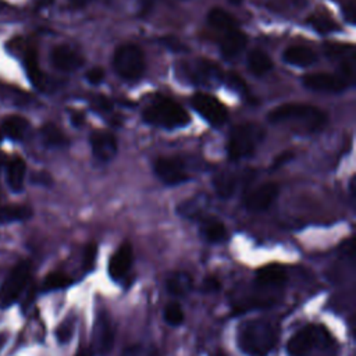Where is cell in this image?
Listing matches in <instances>:
<instances>
[{
  "instance_id": "obj_3",
  "label": "cell",
  "mask_w": 356,
  "mask_h": 356,
  "mask_svg": "<svg viewBox=\"0 0 356 356\" xmlns=\"http://www.w3.org/2000/svg\"><path fill=\"white\" fill-rule=\"evenodd\" d=\"M143 120L150 125L172 129L189 124L191 117L188 111L172 99L157 96L143 110Z\"/></svg>"
},
{
  "instance_id": "obj_4",
  "label": "cell",
  "mask_w": 356,
  "mask_h": 356,
  "mask_svg": "<svg viewBox=\"0 0 356 356\" xmlns=\"http://www.w3.org/2000/svg\"><path fill=\"white\" fill-rule=\"evenodd\" d=\"M266 131L254 122H242L235 125L228 138V156L231 160H242L254 154L259 145L263 142Z\"/></svg>"
},
{
  "instance_id": "obj_20",
  "label": "cell",
  "mask_w": 356,
  "mask_h": 356,
  "mask_svg": "<svg viewBox=\"0 0 356 356\" xmlns=\"http://www.w3.org/2000/svg\"><path fill=\"white\" fill-rule=\"evenodd\" d=\"M193 285L192 277L185 271H172L165 278V288L174 296H184L191 292Z\"/></svg>"
},
{
  "instance_id": "obj_39",
  "label": "cell",
  "mask_w": 356,
  "mask_h": 356,
  "mask_svg": "<svg viewBox=\"0 0 356 356\" xmlns=\"http://www.w3.org/2000/svg\"><path fill=\"white\" fill-rule=\"evenodd\" d=\"M293 157V153L292 152H282L280 153L275 159H274V163H273V167L277 168V167H281L282 164L288 163L291 159Z\"/></svg>"
},
{
  "instance_id": "obj_22",
  "label": "cell",
  "mask_w": 356,
  "mask_h": 356,
  "mask_svg": "<svg viewBox=\"0 0 356 356\" xmlns=\"http://www.w3.org/2000/svg\"><path fill=\"white\" fill-rule=\"evenodd\" d=\"M28 127H29V122L26 121L25 117L19 114L7 115L1 122L3 134L10 139H21L25 135Z\"/></svg>"
},
{
  "instance_id": "obj_43",
  "label": "cell",
  "mask_w": 356,
  "mask_h": 356,
  "mask_svg": "<svg viewBox=\"0 0 356 356\" xmlns=\"http://www.w3.org/2000/svg\"><path fill=\"white\" fill-rule=\"evenodd\" d=\"M92 355H93L92 350H90V349H85V348L79 349V350L75 353V356H92Z\"/></svg>"
},
{
  "instance_id": "obj_8",
  "label": "cell",
  "mask_w": 356,
  "mask_h": 356,
  "mask_svg": "<svg viewBox=\"0 0 356 356\" xmlns=\"http://www.w3.org/2000/svg\"><path fill=\"white\" fill-rule=\"evenodd\" d=\"M192 107L211 125L220 127L222 125L227 118H228V111L227 107L214 96L204 93V92H197L192 96L191 99Z\"/></svg>"
},
{
  "instance_id": "obj_10",
  "label": "cell",
  "mask_w": 356,
  "mask_h": 356,
  "mask_svg": "<svg viewBox=\"0 0 356 356\" xmlns=\"http://www.w3.org/2000/svg\"><path fill=\"white\" fill-rule=\"evenodd\" d=\"M114 343V327L111 318L106 313H99L93 325L92 332V353L104 356L107 355Z\"/></svg>"
},
{
  "instance_id": "obj_31",
  "label": "cell",
  "mask_w": 356,
  "mask_h": 356,
  "mask_svg": "<svg viewBox=\"0 0 356 356\" xmlns=\"http://www.w3.org/2000/svg\"><path fill=\"white\" fill-rule=\"evenodd\" d=\"M72 282L71 277L61 273V271H53L46 275L43 281V288L44 289H61L68 286Z\"/></svg>"
},
{
  "instance_id": "obj_13",
  "label": "cell",
  "mask_w": 356,
  "mask_h": 356,
  "mask_svg": "<svg viewBox=\"0 0 356 356\" xmlns=\"http://www.w3.org/2000/svg\"><path fill=\"white\" fill-rule=\"evenodd\" d=\"M184 72L195 83H211L222 79V71L207 60H196L184 65Z\"/></svg>"
},
{
  "instance_id": "obj_30",
  "label": "cell",
  "mask_w": 356,
  "mask_h": 356,
  "mask_svg": "<svg viewBox=\"0 0 356 356\" xmlns=\"http://www.w3.org/2000/svg\"><path fill=\"white\" fill-rule=\"evenodd\" d=\"M310 25L320 33H331L334 31H338L339 29V25L327 14H323V13H318V14H314L310 17L309 19Z\"/></svg>"
},
{
  "instance_id": "obj_7",
  "label": "cell",
  "mask_w": 356,
  "mask_h": 356,
  "mask_svg": "<svg viewBox=\"0 0 356 356\" xmlns=\"http://www.w3.org/2000/svg\"><path fill=\"white\" fill-rule=\"evenodd\" d=\"M31 277V263L22 260L17 263L0 284V309L10 307L24 292Z\"/></svg>"
},
{
  "instance_id": "obj_44",
  "label": "cell",
  "mask_w": 356,
  "mask_h": 356,
  "mask_svg": "<svg viewBox=\"0 0 356 356\" xmlns=\"http://www.w3.org/2000/svg\"><path fill=\"white\" fill-rule=\"evenodd\" d=\"M4 342H6V335H4V334H0V349L3 348Z\"/></svg>"
},
{
  "instance_id": "obj_6",
  "label": "cell",
  "mask_w": 356,
  "mask_h": 356,
  "mask_svg": "<svg viewBox=\"0 0 356 356\" xmlns=\"http://www.w3.org/2000/svg\"><path fill=\"white\" fill-rule=\"evenodd\" d=\"M113 67L121 78L136 81L145 72V56L136 44L124 43L114 50Z\"/></svg>"
},
{
  "instance_id": "obj_45",
  "label": "cell",
  "mask_w": 356,
  "mask_h": 356,
  "mask_svg": "<svg viewBox=\"0 0 356 356\" xmlns=\"http://www.w3.org/2000/svg\"><path fill=\"white\" fill-rule=\"evenodd\" d=\"M231 3H234V4H239V3H242V0H229Z\"/></svg>"
},
{
  "instance_id": "obj_34",
  "label": "cell",
  "mask_w": 356,
  "mask_h": 356,
  "mask_svg": "<svg viewBox=\"0 0 356 356\" xmlns=\"http://www.w3.org/2000/svg\"><path fill=\"white\" fill-rule=\"evenodd\" d=\"M72 330H74V323L72 321H67V320L63 321L58 325L57 331H56V337H57L58 342H61V343L68 342L71 335H72Z\"/></svg>"
},
{
  "instance_id": "obj_40",
  "label": "cell",
  "mask_w": 356,
  "mask_h": 356,
  "mask_svg": "<svg viewBox=\"0 0 356 356\" xmlns=\"http://www.w3.org/2000/svg\"><path fill=\"white\" fill-rule=\"evenodd\" d=\"M90 1H92V0H68V3H70L72 7H75V8H82V7L88 6Z\"/></svg>"
},
{
  "instance_id": "obj_17",
  "label": "cell",
  "mask_w": 356,
  "mask_h": 356,
  "mask_svg": "<svg viewBox=\"0 0 356 356\" xmlns=\"http://www.w3.org/2000/svg\"><path fill=\"white\" fill-rule=\"evenodd\" d=\"M132 264V248L129 243H122L108 260V275L113 280L122 278Z\"/></svg>"
},
{
  "instance_id": "obj_36",
  "label": "cell",
  "mask_w": 356,
  "mask_h": 356,
  "mask_svg": "<svg viewBox=\"0 0 356 356\" xmlns=\"http://www.w3.org/2000/svg\"><path fill=\"white\" fill-rule=\"evenodd\" d=\"M95 257H96V246H95V243H90L86 246V249L83 252V267L86 270H89L92 267Z\"/></svg>"
},
{
  "instance_id": "obj_16",
  "label": "cell",
  "mask_w": 356,
  "mask_h": 356,
  "mask_svg": "<svg viewBox=\"0 0 356 356\" xmlns=\"http://www.w3.org/2000/svg\"><path fill=\"white\" fill-rule=\"evenodd\" d=\"M248 36L239 29L234 28L221 33L220 36V51L225 58H234L242 53L246 47Z\"/></svg>"
},
{
  "instance_id": "obj_32",
  "label": "cell",
  "mask_w": 356,
  "mask_h": 356,
  "mask_svg": "<svg viewBox=\"0 0 356 356\" xmlns=\"http://www.w3.org/2000/svg\"><path fill=\"white\" fill-rule=\"evenodd\" d=\"M120 356H159V352L150 343H135L127 346Z\"/></svg>"
},
{
  "instance_id": "obj_5",
  "label": "cell",
  "mask_w": 356,
  "mask_h": 356,
  "mask_svg": "<svg viewBox=\"0 0 356 356\" xmlns=\"http://www.w3.org/2000/svg\"><path fill=\"white\" fill-rule=\"evenodd\" d=\"M331 343L328 332L317 324H310L299 330L286 343L289 356H307L316 349H324Z\"/></svg>"
},
{
  "instance_id": "obj_33",
  "label": "cell",
  "mask_w": 356,
  "mask_h": 356,
  "mask_svg": "<svg viewBox=\"0 0 356 356\" xmlns=\"http://www.w3.org/2000/svg\"><path fill=\"white\" fill-rule=\"evenodd\" d=\"M163 316H164L165 323L170 325H179L184 321L182 307L175 302H171L164 307Z\"/></svg>"
},
{
  "instance_id": "obj_42",
  "label": "cell",
  "mask_w": 356,
  "mask_h": 356,
  "mask_svg": "<svg viewBox=\"0 0 356 356\" xmlns=\"http://www.w3.org/2000/svg\"><path fill=\"white\" fill-rule=\"evenodd\" d=\"M206 288H207L209 291H216V289L218 288V282H217L214 278L207 280V281H206Z\"/></svg>"
},
{
  "instance_id": "obj_18",
  "label": "cell",
  "mask_w": 356,
  "mask_h": 356,
  "mask_svg": "<svg viewBox=\"0 0 356 356\" xmlns=\"http://www.w3.org/2000/svg\"><path fill=\"white\" fill-rule=\"evenodd\" d=\"M286 282V271L278 264H267L256 271V284L267 288H277Z\"/></svg>"
},
{
  "instance_id": "obj_28",
  "label": "cell",
  "mask_w": 356,
  "mask_h": 356,
  "mask_svg": "<svg viewBox=\"0 0 356 356\" xmlns=\"http://www.w3.org/2000/svg\"><path fill=\"white\" fill-rule=\"evenodd\" d=\"M24 61H25V68H26L29 79L33 82V85L42 86L43 75H42V71L39 68V60H38V53H36L35 47L26 49Z\"/></svg>"
},
{
  "instance_id": "obj_2",
  "label": "cell",
  "mask_w": 356,
  "mask_h": 356,
  "mask_svg": "<svg viewBox=\"0 0 356 356\" xmlns=\"http://www.w3.org/2000/svg\"><path fill=\"white\" fill-rule=\"evenodd\" d=\"M267 117L274 124L292 122L298 127L300 125V129L307 132H317L327 122V114L323 110L303 103L281 104L273 108Z\"/></svg>"
},
{
  "instance_id": "obj_38",
  "label": "cell",
  "mask_w": 356,
  "mask_h": 356,
  "mask_svg": "<svg viewBox=\"0 0 356 356\" xmlns=\"http://www.w3.org/2000/svg\"><path fill=\"white\" fill-rule=\"evenodd\" d=\"M229 83L236 89V90H239L241 93H248V89H246V85H245V82L236 75V74H231L229 75Z\"/></svg>"
},
{
  "instance_id": "obj_24",
  "label": "cell",
  "mask_w": 356,
  "mask_h": 356,
  "mask_svg": "<svg viewBox=\"0 0 356 356\" xmlns=\"http://www.w3.org/2000/svg\"><path fill=\"white\" fill-rule=\"evenodd\" d=\"M200 234L203 235V238L206 241H209L211 243H217L227 238V228H225L224 222H221L220 220L209 217L202 221Z\"/></svg>"
},
{
  "instance_id": "obj_25",
  "label": "cell",
  "mask_w": 356,
  "mask_h": 356,
  "mask_svg": "<svg viewBox=\"0 0 356 356\" xmlns=\"http://www.w3.org/2000/svg\"><path fill=\"white\" fill-rule=\"evenodd\" d=\"M207 21L209 24L216 29L220 33H224L227 31H231L234 28H238L236 25V21L235 18L228 14L225 10L222 8H218V7H214L209 11V15H207Z\"/></svg>"
},
{
  "instance_id": "obj_12",
  "label": "cell",
  "mask_w": 356,
  "mask_h": 356,
  "mask_svg": "<svg viewBox=\"0 0 356 356\" xmlns=\"http://www.w3.org/2000/svg\"><path fill=\"white\" fill-rule=\"evenodd\" d=\"M280 193V186L274 182H264L250 191L245 197V207L249 211L259 213L267 210Z\"/></svg>"
},
{
  "instance_id": "obj_27",
  "label": "cell",
  "mask_w": 356,
  "mask_h": 356,
  "mask_svg": "<svg viewBox=\"0 0 356 356\" xmlns=\"http://www.w3.org/2000/svg\"><path fill=\"white\" fill-rule=\"evenodd\" d=\"M31 214H32V210L24 204L0 206V224L22 221L29 218Z\"/></svg>"
},
{
  "instance_id": "obj_26",
  "label": "cell",
  "mask_w": 356,
  "mask_h": 356,
  "mask_svg": "<svg viewBox=\"0 0 356 356\" xmlns=\"http://www.w3.org/2000/svg\"><path fill=\"white\" fill-rule=\"evenodd\" d=\"M213 185L220 197H231L238 186V178L232 172H220L213 178Z\"/></svg>"
},
{
  "instance_id": "obj_14",
  "label": "cell",
  "mask_w": 356,
  "mask_h": 356,
  "mask_svg": "<svg viewBox=\"0 0 356 356\" xmlns=\"http://www.w3.org/2000/svg\"><path fill=\"white\" fill-rule=\"evenodd\" d=\"M50 61L54 68L64 72H71L83 64V57L79 51L68 44H57L51 49Z\"/></svg>"
},
{
  "instance_id": "obj_46",
  "label": "cell",
  "mask_w": 356,
  "mask_h": 356,
  "mask_svg": "<svg viewBox=\"0 0 356 356\" xmlns=\"http://www.w3.org/2000/svg\"><path fill=\"white\" fill-rule=\"evenodd\" d=\"M217 356H225V355H224V353H221V352H218V353H217Z\"/></svg>"
},
{
  "instance_id": "obj_23",
  "label": "cell",
  "mask_w": 356,
  "mask_h": 356,
  "mask_svg": "<svg viewBox=\"0 0 356 356\" xmlns=\"http://www.w3.org/2000/svg\"><path fill=\"white\" fill-rule=\"evenodd\" d=\"M248 68L253 75L261 76L273 68V60L261 49H254L248 56Z\"/></svg>"
},
{
  "instance_id": "obj_11",
  "label": "cell",
  "mask_w": 356,
  "mask_h": 356,
  "mask_svg": "<svg viewBox=\"0 0 356 356\" xmlns=\"http://www.w3.org/2000/svg\"><path fill=\"white\" fill-rule=\"evenodd\" d=\"M303 85L307 89L316 92H327V93H338L346 89L350 83L342 76L330 72H313L303 76Z\"/></svg>"
},
{
  "instance_id": "obj_37",
  "label": "cell",
  "mask_w": 356,
  "mask_h": 356,
  "mask_svg": "<svg viewBox=\"0 0 356 356\" xmlns=\"http://www.w3.org/2000/svg\"><path fill=\"white\" fill-rule=\"evenodd\" d=\"M93 106H95V108H96V110H99V111H102V113L111 111V108H113L111 102H110L106 96H102V95H100V96H97V97L95 99Z\"/></svg>"
},
{
  "instance_id": "obj_15",
  "label": "cell",
  "mask_w": 356,
  "mask_h": 356,
  "mask_svg": "<svg viewBox=\"0 0 356 356\" xmlns=\"http://www.w3.org/2000/svg\"><path fill=\"white\" fill-rule=\"evenodd\" d=\"M90 147L99 161H108L117 153L115 136L106 131H95L90 135Z\"/></svg>"
},
{
  "instance_id": "obj_35",
  "label": "cell",
  "mask_w": 356,
  "mask_h": 356,
  "mask_svg": "<svg viewBox=\"0 0 356 356\" xmlns=\"http://www.w3.org/2000/svg\"><path fill=\"white\" fill-rule=\"evenodd\" d=\"M86 79L93 83V85H97L100 83L103 79H104V70L100 68V67H93L90 68L88 72H86Z\"/></svg>"
},
{
  "instance_id": "obj_1",
  "label": "cell",
  "mask_w": 356,
  "mask_h": 356,
  "mask_svg": "<svg viewBox=\"0 0 356 356\" xmlns=\"http://www.w3.org/2000/svg\"><path fill=\"white\" fill-rule=\"evenodd\" d=\"M277 339L275 327L264 318L246 320L236 331V343L248 356H267L274 349Z\"/></svg>"
},
{
  "instance_id": "obj_19",
  "label": "cell",
  "mask_w": 356,
  "mask_h": 356,
  "mask_svg": "<svg viewBox=\"0 0 356 356\" xmlns=\"http://www.w3.org/2000/svg\"><path fill=\"white\" fill-rule=\"evenodd\" d=\"M284 60L285 63L296 67H309L317 61V54L306 46L295 44L285 49Z\"/></svg>"
},
{
  "instance_id": "obj_9",
  "label": "cell",
  "mask_w": 356,
  "mask_h": 356,
  "mask_svg": "<svg viewBox=\"0 0 356 356\" xmlns=\"http://www.w3.org/2000/svg\"><path fill=\"white\" fill-rule=\"evenodd\" d=\"M154 174L165 185H179L189 175L182 159L177 156H161L154 160Z\"/></svg>"
},
{
  "instance_id": "obj_21",
  "label": "cell",
  "mask_w": 356,
  "mask_h": 356,
  "mask_svg": "<svg viewBox=\"0 0 356 356\" xmlns=\"http://www.w3.org/2000/svg\"><path fill=\"white\" fill-rule=\"evenodd\" d=\"M25 174H26V164L24 159L19 156L13 157L7 164V184L14 192H18L22 189Z\"/></svg>"
},
{
  "instance_id": "obj_29",
  "label": "cell",
  "mask_w": 356,
  "mask_h": 356,
  "mask_svg": "<svg viewBox=\"0 0 356 356\" xmlns=\"http://www.w3.org/2000/svg\"><path fill=\"white\" fill-rule=\"evenodd\" d=\"M42 136L44 142L50 146H64L68 142L65 134L56 124L51 122H47L42 127Z\"/></svg>"
},
{
  "instance_id": "obj_41",
  "label": "cell",
  "mask_w": 356,
  "mask_h": 356,
  "mask_svg": "<svg viewBox=\"0 0 356 356\" xmlns=\"http://www.w3.org/2000/svg\"><path fill=\"white\" fill-rule=\"evenodd\" d=\"M71 121L74 122V125H81L83 122V114L82 113H74L71 117Z\"/></svg>"
}]
</instances>
